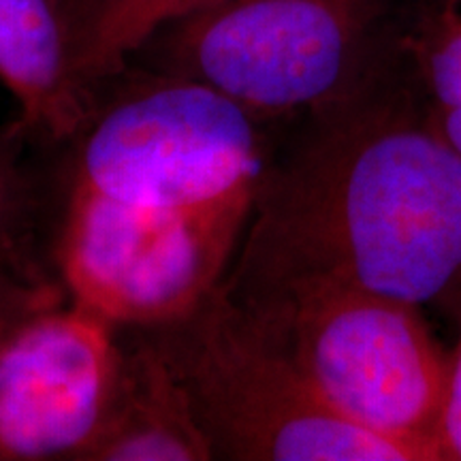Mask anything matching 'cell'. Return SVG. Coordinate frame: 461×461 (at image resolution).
Masks as SVG:
<instances>
[{
	"instance_id": "obj_1",
	"label": "cell",
	"mask_w": 461,
	"mask_h": 461,
	"mask_svg": "<svg viewBox=\"0 0 461 461\" xmlns=\"http://www.w3.org/2000/svg\"><path fill=\"white\" fill-rule=\"evenodd\" d=\"M274 146L267 126L190 79L122 65L45 148L43 244L73 302L160 325L222 285Z\"/></svg>"
},
{
	"instance_id": "obj_2",
	"label": "cell",
	"mask_w": 461,
	"mask_h": 461,
	"mask_svg": "<svg viewBox=\"0 0 461 461\" xmlns=\"http://www.w3.org/2000/svg\"><path fill=\"white\" fill-rule=\"evenodd\" d=\"M274 137L229 272L319 276L461 316V154L402 65ZM227 272V274H229Z\"/></svg>"
},
{
	"instance_id": "obj_3",
	"label": "cell",
	"mask_w": 461,
	"mask_h": 461,
	"mask_svg": "<svg viewBox=\"0 0 461 461\" xmlns=\"http://www.w3.org/2000/svg\"><path fill=\"white\" fill-rule=\"evenodd\" d=\"M391 0H212L126 58L218 92L267 126L353 99L400 65Z\"/></svg>"
},
{
	"instance_id": "obj_4",
	"label": "cell",
	"mask_w": 461,
	"mask_h": 461,
	"mask_svg": "<svg viewBox=\"0 0 461 461\" xmlns=\"http://www.w3.org/2000/svg\"><path fill=\"white\" fill-rule=\"evenodd\" d=\"M221 291L338 417L434 461L448 350L425 310L319 276H224Z\"/></svg>"
},
{
	"instance_id": "obj_5",
	"label": "cell",
	"mask_w": 461,
	"mask_h": 461,
	"mask_svg": "<svg viewBox=\"0 0 461 461\" xmlns=\"http://www.w3.org/2000/svg\"><path fill=\"white\" fill-rule=\"evenodd\" d=\"M141 330L180 383L214 459L412 461L327 408L221 286L190 312Z\"/></svg>"
},
{
	"instance_id": "obj_6",
	"label": "cell",
	"mask_w": 461,
	"mask_h": 461,
	"mask_svg": "<svg viewBox=\"0 0 461 461\" xmlns=\"http://www.w3.org/2000/svg\"><path fill=\"white\" fill-rule=\"evenodd\" d=\"M120 367V327L62 295L0 344V461H84Z\"/></svg>"
},
{
	"instance_id": "obj_7",
	"label": "cell",
	"mask_w": 461,
	"mask_h": 461,
	"mask_svg": "<svg viewBox=\"0 0 461 461\" xmlns=\"http://www.w3.org/2000/svg\"><path fill=\"white\" fill-rule=\"evenodd\" d=\"M0 86L15 103L9 126L34 146H56L77 129L92 92L62 0H0Z\"/></svg>"
},
{
	"instance_id": "obj_8",
	"label": "cell",
	"mask_w": 461,
	"mask_h": 461,
	"mask_svg": "<svg viewBox=\"0 0 461 461\" xmlns=\"http://www.w3.org/2000/svg\"><path fill=\"white\" fill-rule=\"evenodd\" d=\"M118 327V378L84 461H214L180 383L148 333Z\"/></svg>"
},
{
	"instance_id": "obj_9",
	"label": "cell",
	"mask_w": 461,
	"mask_h": 461,
	"mask_svg": "<svg viewBox=\"0 0 461 461\" xmlns=\"http://www.w3.org/2000/svg\"><path fill=\"white\" fill-rule=\"evenodd\" d=\"M397 50L429 122L461 154V0H420L400 17Z\"/></svg>"
},
{
	"instance_id": "obj_10",
	"label": "cell",
	"mask_w": 461,
	"mask_h": 461,
	"mask_svg": "<svg viewBox=\"0 0 461 461\" xmlns=\"http://www.w3.org/2000/svg\"><path fill=\"white\" fill-rule=\"evenodd\" d=\"M43 221L45 149L7 124L0 129V252L50 269Z\"/></svg>"
},
{
	"instance_id": "obj_11",
	"label": "cell",
	"mask_w": 461,
	"mask_h": 461,
	"mask_svg": "<svg viewBox=\"0 0 461 461\" xmlns=\"http://www.w3.org/2000/svg\"><path fill=\"white\" fill-rule=\"evenodd\" d=\"M212 0H109L86 34L79 51V71L86 88L124 65L158 26Z\"/></svg>"
},
{
	"instance_id": "obj_12",
	"label": "cell",
	"mask_w": 461,
	"mask_h": 461,
	"mask_svg": "<svg viewBox=\"0 0 461 461\" xmlns=\"http://www.w3.org/2000/svg\"><path fill=\"white\" fill-rule=\"evenodd\" d=\"M62 295L48 267L0 252V344L26 314Z\"/></svg>"
},
{
	"instance_id": "obj_13",
	"label": "cell",
	"mask_w": 461,
	"mask_h": 461,
	"mask_svg": "<svg viewBox=\"0 0 461 461\" xmlns=\"http://www.w3.org/2000/svg\"><path fill=\"white\" fill-rule=\"evenodd\" d=\"M455 322L459 331L448 348L445 397L431 442L434 461H461V316Z\"/></svg>"
},
{
	"instance_id": "obj_14",
	"label": "cell",
	"mask_w": 461,
	"mask_h": 461,
	"mask_svg": "<svg viewBox=\"0 0 461 461\" xmlns=\"http://www.w3.org/2000/svg\"><path fill=\"white\" fill-rule=\"evenodd\" d=\"M62 5H65L68 20H71L75 34H77V45L79 51H82L86 34L90 32L92 24H95L96 17L103 14V9L107 7L109 0H62Z\"/></svg>"
}]
</instances>
